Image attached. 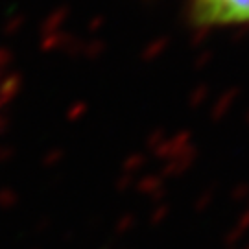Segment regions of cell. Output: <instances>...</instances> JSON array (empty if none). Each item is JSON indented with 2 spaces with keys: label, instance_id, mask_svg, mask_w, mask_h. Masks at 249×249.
Returning <instances> with one entry per match:
<instances>
[{
  "label": "cell",
  "instance_id": "cell-1",
  "mask_svg": "<svg viewBox=\"0 0 249 249\" xmlns=\"http://www.w3.org/2000/svg\"><path fill=\"white\" fill-rule=\"evenodd\" d=\"M190 20L201 28L249 22V0H188Z\"/></svg>",
  "mask_w": 249,
  "mask_h": 249
},
{
  "label": "cell",
  "instance_id": "cell-2",
  "mask_svg": "<svg viewBox=\"0 0 249 249\" xmlns=\"http://www.w3.org/2000/svg\"><path fill=\"white\" fill-rule=\"evenodd\" d=\"M133 188L141 194V196H146L153 199V201H162L164 196H166V183H164V178L160 174H155V172H148V174H142V178L135 179Z\"/></svg>",
  "mask_w": 249,
  "mask_h": 249
},
{
  "label": "cell",
  "instance_id": "cell-3",
  "mask_svg": "<svg viewBox=\"0 0 249 249\" xmlns=\"http://www.w3.org/2000/svg\"><path fill=\"white\" fill-rule=\"evenodd\" d=\"M194 160H196V150L192 148L187 153H181L178 157L166 160L162 164V170H160L159 174L162 178H181V176H185L188 170L192 168Z\"/></svg>",
  "mask_w": 249,
  "mask_h": 249
},
{
  "label": "cell",
  "instance_id": "cell-4",
  "mask_svg": "<svg viewBox=\"0 0 249 249\" xmlns=\"http://www.w3.org/2000/svg\"><path fill=\"white\" fill-rule=\"evenodd\" d=\"M248 232H249V199H248V207H246V211L238 216V220H236V223L232 225L231 229L225 232V236H223V244L231 249L232 246L242 244Z\"/></svg>",
  "mask_w": 249,
  "mask_h": 249
},
{
  "label": "cell",
  "instance_id": "cell-5",
  "mask_svg": "<svg viewBox=\"0 0 249 249\" xmlns=\"http://www.w3.org/2000/svg\"><path fill=\"white\" fill-rule=\"evenodd\" d=\"M144 166H146V157H144V155H141V153H135V155H129V157L124 160L120 174L129 176V178H135V176H137V174H139Z\"/></svg>",
  "mask_w": 249,
  "mask_h": 249
},
{
  "label": "cell",
  "instance_id": "cell-6",
  "mask_svg": "<svg viewBox=\"0 0 249 249\" xmlns=\"http://www.w3.org/2000/svg\"><path fill=\"white\" fill-rule=\"evenodd\" d=\"M214 199H216V188L214 187L205 188V190H201V194H197L196 201H194V211L197 214L205 213L214 203Z\"/></svg>",
  "mask_w": 249,
  "mask_h": 249
},
{
  "label": "cell",
  "instance_id": "cell-7",
  "mask_svg": "<svg viewBox=\"0 0 249 249\" xmlns=\"http://www.w3.org/2000/svg\"><path fill=\"white\" fill-rule=\"evenodd\" d=\"M170 213H172V209H170V205L166 201H159V203L155 205L153 209H151L150 213V223L153 227H157V225H162V223L168 220Z\"/></svg>",
  "mask_w": 249,
  "mask_h": 249
},
{
  "label": "cell",
  "instance_id": "cell-8",
  "mask_svg": "<svg viewBox=\"0 0 249 249\" xmlns=\"http://www.w3.org/2000/svg\"><path fill=\"white\" fill-rule=\"evenodd\" d=\"M137 227V216L133 213H124L115 223V232L118 236H124Z\"/></svg>",
  "mask_w": 249,
  "mask_h": 249
},
{
  "label": "cell",
  "instance_id": "cell-9",
  "mask_svg": "<svg viewBox=\"0 0 249 249\" xmlns=\"http://www.w3.org/2000/svg\"><path fill=\"white\" fill-rule=\"evenodd\" d=\"M231 199L234 203H246L249 199V183H238L231 190Z\"/></svg>",
  "mask_w": 249,
  "mask_h": 249
},
{
  "label": "cell",
  "instance_id": "cell-10",
  "mask_svg": "<svg viewBox=\"0 0 249 249\" xmlns=\"http://www.w3.org/2000/svg\"><path fill=\"white\" fill-rule=\"evenodd\" d=\"M116 185V190L118 192H127L129 188H133V185H135V178H129V176H124V174H120L118 178H116V181H115Z\"/></svg>",
  "mask_w": 249,
  "mask_h": 249
},
{
  "label": "cell",
  "instance_id": "cell-11",
  "mask_svg": "<svg viewBox=\"0 0 249 249\" xmlns=\"http://www.w3.org/2000/svg\"><path fill=\"white\" fill-rule=\"evenodd\" d=\"M50 155H52V157H50V160H52V162H50V166H55V164L61 160V153H59V151H55V153H50Z\"/></svg>",
  "mask_w": 249,
  "mask_h": 249
},
{
  "label": "cell",
  "instance_id": "cell-12",
  "mask_svg": "<svg viewBox=\"0 0 249 249\" xmlns=\"http://www.w3.org/2000/svg\"><path fill=\"white\" fill-rule=\"evenodd\" d=\"M240 249H249V242H246V244H242Z\"/></svg>",
  "mask_w": 249,
  "mask_h": 249
},
{
  "label": "cell",
  "instance_id": "cell-13",
  "mask_svg": "<svg viewBox=\"0 0 249 249\" xmlns=\"http://www.w3.org/2000/svg\"><path fill=\"white\" fill-rule=\"evenodd\" d=\"M100 249H109V248H100Z\"/></svg>",
  "mask_w": 249,
  "mask_h": 249
}]
</instances>
